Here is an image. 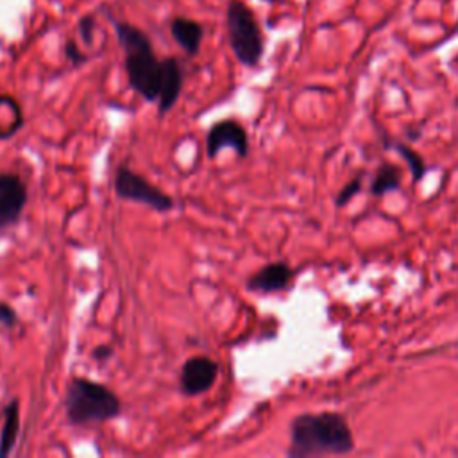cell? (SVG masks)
Masks as SVG:
<instances>
[{
    "mask_svg": "<svg viewBox=\"0 0 458 458\" xmlns=\"http://www.w3.org/2000/svg\"><path fill=\"white\" fill-rule=\"evenodd\" d=\"M353 449L351 428L340 413H301L290 424V447L287 454L292 458L347 454Z\"/></svg>",
    "mask_w": 458,
    "mask_h": 458,
    "instance_id": "cell-1",
    "label": "cell"
},
{
    "mask_svg": "<svg viewBox=\"0 0 458 458\" xmlns=\"http://www.w3.org/2000/svg\"><path fill=\"white\" fill-rule=\"evenodd\" d=\"M65 56H67L69 62H72L76 67H78V65H83V63L88 60V58L78 49V46H76L74 42H69V44H67V47H65Z\"/></svg>",
    "mask_w": 458,
    "mask_h": 458,
    "instance_id": "cell-18",
    "label": "cell"
},
{
    "mask_svg": "<svg viewBox=\"0 0 458 458\" xmlns=\"http://www.w3.org/2000/svg\"><path fill=\"white\" fill-rule=\"evenodd\" d=\"M454 62H456V63H458V56H456V60H454Z\"/></svg>",
    "mask_w": 458,
    "mask_h": 458,
    "instance_id": "cell-20",
    "label": "cell"
},
{
    "mask_svg": "<svg viewBox=\"0 0 458 458\" xmlns=\"http://www.w3.org/2000/svg\"><path fill=\"white\" fill-rule=\"evenodd\" d=\"M397 151L401 153V156L404 158L406 165L410 167V172H412L413 181H421L422 176L426 174V165H424L422 158L419 156V153H415L413 149H410V147H406V146H397Z\"/></svg>",
    "mask_w": 458,
    "mask_h": 458,
    "instance_id": "cell-14",
    "label": "cell"
},
{
    "mask_svg": "<svg viewBox=\"0 0 458 458\" xmlns=\"http://www.w3.org/2000/svg\"><path fill=\"white\" fill-rule=\"evenodd\" d=\"M117 38L124 51V67L129 87L147 103H158L163 79V62L153 51L149 37L126 22H113Z\"/></svg>",
    "mask_w": 458,
    "mask_h": 458,
    "instance_id": "cell-2",
    "label": "cell"
},
{
    "mask_svg": "<svg viewBox=\"0 0 458 458\" xmlns=\"http://www.w3.org/2000/svg\"><path fill=\"white\" fill-rule=\"evenodd\" d=\"M231 51L244 67H256L263 56V35L253 10L242 0H231L226 15Z\"/></svg>",
    "mask_w": 458,
    "mask_h": 458,
    "instance_id": "cell-4",
    "label": "cell"
},
{
    "mask_svg": "<svg viewBox=\"0 0 458 458\" xmlns=\"http://www.w3.org/2000/svg\"><path fill=\"white\" fill-rule=\"evenodd\" d=\"M360 187H362V179L360 178H354L351 183H347L340 194L337 196V206H344L347 204L358 192H360Z\"/></svg>",
    "mask_w": 458,
    "mask_h": 458,
    "instance_id": "cell-16",
    "label": "cell"
},
{
    "mask_svg": "<svg viewBox=\"0 0 458 458\" xmlns=\"http://www.w3.org/2000/svg\"><path fill=\"white\" fill-rule=\"evenodd\" d=\"M21 322L17 310L8 304V303H0V326L6 328H15Z\"/></svg>",
    "mask_w": 458,
    "mask_h": 458,
    "instance_id": "cell-15",
    "label": "cell"
},
{
    "mask_svg": "<svg viewBox=\"0 0 458 458\" xmlns=\"http://www.w3.org/2000/svg\"><path fill=\"white\" fill-rule=\"evenodd\" d=\"M221 372V365L208 356H192L181 367L179 388L185 396H201L215 385Z\"/></svg>",
    "mask_w": 458,
    "mask_h": 458,
    "instance_id": "cell-8",
    "label": "cell"
},
{
    "mask_svg": "<svg viewBox=\"0 0 458 458\" xmlns=\"http://www.w3.org/2000/svg\"><path fill=\"white\" fill-rule=\"evenodd\" d=\"M401 185V174H399V169L394 167V165H381L372 179V185H371V192L376 196V197H381L388 192H396Z\"/></svg>",
    "mask_w": 458,
    "mask_h": 458,
    "instance_id": "cell-13",
    "label": "cell"
},
{
    "mask_svg": "<svg viewBox=\"0 0 458 458\" xmlns=\"http://www.w3.org/2000/svg\"><path fill=\"white\" fill-rule=\"evenodd\" d=\"M94 29H96V21L92 17H85L81 22H79V33L83 37V42L85 44H92V37H94Z\"/></svg>",
    "mask_w": 458,
    "mask_h": 458,
    "instance_id": "cell-17",
    "label": "cell"
},
{
    "mask_svg": "<svg viewBox=\"0 0 458 458\" xmlns=\"http://www.w3.org/2000/svg\"><path fill=\"white\" fill-rule=\"evenodd\" d=\"M294 278V271L290 269L288 263L285 262H274L265 267H262L256 274H253L246 287L251 292H260V294H272L285 290Z\"/></svg>",
    "mask_w": 458,
    "mask_h": 458,
    "instance_id": "cell-9",
    "label": "cell"
},
{
    "mask_svg": "<svg viewBox=\"0 0 458 458\" xmlns=\"http://www.w3.org/2000/svg\"><path fill=\"white\" fill-rule=\"evenodd\" d=\"M115 194L122 201L140 203L158 213H167L176 208V201L144 176L133 172L129 167L121 165L115 174Z\"/></svg>",
    "mask_w": 458,
    "mask_h": 458,
    "instance_id": "cell-5",
    "label": "cell"
},
{
    "mask_svg": "<svg viewBox=\"0 0 458 458\" xmlns=\"http://www.w3.org/2000/svg\"><path fill=\"white\" fill-rule=\"evenodd\" d=\"M183 90V71L176 58L163 60V79H162V92L158 99V113L163 117L167 115L176 103L179 101Z\"/></svg>",
    "mask_w": 458,
    "mask_h": 458,
    "instance_id": "cell-10",
    "label": "cell"
},
{
    "mask_svg": "<svg viewBox=\"0 0 458 458\" xmlns=\"http://www.w3.org/2000/svg\"><path fill=\"white\" fill-rule=\"evenodd\" d=\"M28 187L21 176L0 172V229L15 226L28 204Z\"/></svg>",
    "mask_w": 458,
    "mask_h": 458,
    "instance_id": "cell-7",
    "label": "cell"
},
{
    "mask_svg": "<svg viewBox=\"0 0 458 458\" xmlns=\"http://www.w3.org/2000/svg\"><path fill=\"white\" fill-rule=\"evenodd\" d=\"M122 412L121 397L106 385L88 379L74 378L65 392V415L74 426L92 422H106L117 419Z\"/></svg>",
    "mask_w": 458,
    "mask_h": 458,
    "instance_id": "cell-3",
    "label": "cell"
},
{
    "mask_svg": "<svg viewBox=\"0 0 458 458\" xmlns=\"http://www.w3.org/2000/svg\"><path fill=\"white\" fill-rule=\"evenodd\" d=\"M3 415L4 422L3 431H0V458H8L13 453L21 431V403L17 397L4 406Z\"/></svg>",
    "mask_w": 458,
    "mask_h": 458,
    "instance_id": "cell-12",
    "label": "cell"
},
{
    "mask_svg": "<svg viewBox=\"0 0 458 458\" xmlns=\"http://www.w3.org/2000/svg\"><path fill=\"white\" fill-rule=\"evenodd\" d=\"M231 149L240 158L249 154V137L244 126L233 119H224L215 122L206 135V154L215 160L221 151Z\"/></svg>",
    "mask_w": 458,
    "mask_h": 458,
    "instance_id": "cell-6",
    "label": "cell"
},
{
    "mask_svg": "<svg viewBox=\"0 0 458 458\" xmlns=\"http://www.w3.org/2000/svg\"><path fill=\"white\" fill-rule=\"evenodd\" d=\"M113 354H115V351H113V347H112L110 344H99V346L94 347V351H92V358H94L96 362H106V360H110Z\"/></svg>",
    "mask_w": 458,
    "mask_h": 458,
    "instance_id": "cell-19",
    "label": "cell"
},
{
    "mask_svg": "<svg viewBox=\"0 0 458 458\" xmlns=\"http://www.w3.org/2000/svg\"><path fill=\"white\" fill-rule=\"evenodd\" d=\"M171 35L176 40V44L190 56H197L203 38H204V28L192 21V19H185V17H178L172 21L171 24Z\"/></svg>",
    "mask_w": 458,
    "mask_h": 458,
    "instance_id": "cell-11",
    "label": "cell"
}]
</instances>
